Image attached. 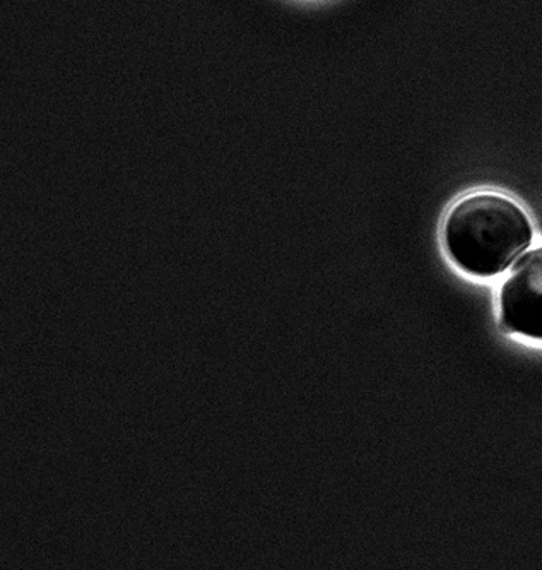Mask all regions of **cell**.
I'll use <instances>...</instances> for the list:
<instances>
[{"mask_svg": "<svg viewBox=\"0 0 542 570\" xmlns=\"http://www.w3.org/2000/svg\"><path fill=\"white\" fill-rule=\"evenodd\" d=\"M534 237L531 218L521 204L500 193L462 197L446 213V254L467 275L491 278L509 269Z\"/></svg>", "mask_w": 542, "mask_h": 570, "instance_id": "obj_1", "label": "cell"}, {"mask_svg": "<svg viewBox=\"0 0 542 570\" xmlns=\"http://www.w3.org/2000/svg\"><path fill=\"white\" fill-rule=\"evenodd\" d=\"M500 318L509 333L542 341V245L510 267L500 289Z\"/></svg>", "mask_w": 542, "mask_h": 570, "instance_id": "obj_2", "label": "cell"}]
</instances>
